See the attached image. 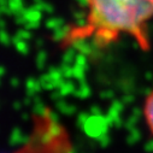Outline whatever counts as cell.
Listing matches in <instances>:
<instances>
[{
    "label": "cell",
    "mask_w": 153,
    "mask_h": 153,
    "mask_svg": "<svg viewBox=\"0 0 153 153\" xmlns=\"http://www.w3.org/2000/svg\"><path fill=\"white\" fill-rule=\"evenodd\" d=\"M85 21L66 31L65 46L91 40L107 47L121 36H131L140 48L148 51V22L153 18V0H86Z\"/></svg>",
    "instance_id": "obj_1"
},
{
    "label": "cell",
    "mask_w": 153,
    "mask_h": 153,
    "mask_svg": "<svg viewBox=\"0 0 153 153\" xmlns=\"http://www.w3.org/2000/svg\"><path fill=\"white\" fill-rule=\"evenodd\" d=\"M143 113H145L146 123H147V126H148V128L153 135V91L146 98L145 106H143Z\"/></svg>",
    "instance_id": "obj_2"
}]
</instances>
